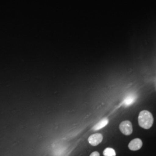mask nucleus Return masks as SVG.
Returning a JSON list of instances; mask_svg holds the SVG:
<instances>
[{
  "mask_svg": "<svg viewBox=\"0 0 156 156\" xmlns=\"http://www.w3.org/2000/svg\"><path fill=\"white\" fill-rule=\"evenodd\" d=\"M154 119L152 114L147 111L140 112L138 116V123L141 127L149 129L153 126Z\"/></svg>",
  "mask_w": 156,
  "mask_h": 156,
  "instance_id": "nucleus-1",
  "label": "nucleus"
},
{
  "mask_svg": "<svg viewBox=\"0 0 156 156\" xmlns=\"http://www.w3.org/2000/svg\"><path fill=\"white\" fill-rule=\"evenodd\" d=\"M119 128L121 132L125 135H129L133 133V125L131 122L128 120L123 121L120 123Z\"/></svg>",
  "mask_w": 156,
  "mask_h": 156,
  "instance_id": "nucleus-2",
  "label": "nucleus"
},
{
  "mask_svg": "<svg viewBox=\"0 0 156 156\" xmlns=\"http://www.w3.org/2000/svg\"><path fill=\"white\" fill-rule=\"evenodd\" d=\"M103 140V136L101 134L97 133L93 134L90 136L88 138V141L90 144L92 146H97L99 145Z\"/></svg>",
  "mask_w": 156,
  "mask_h": 156,
  "instance_id": "nucleus-3",
  "label": "nucleus"
},
{
  "mask_svg": "<svg viewBox=\"0 0 156 156\" xmlns=\"http://www.w3.org/2000/svg\"><path fill=\"white\" fill-rule=\"evenodd\" d=\"M137 99V95L135 93H131L127 95L123 100L122 104L124 106L127 107L133 105Z\"/></svg>",
  "mask_w": 156,
  "mask_h": 156,
  "instance_id": "nucleus-4",
  "label": "nucleus"
},
{
  "mask_svg": "<svg viewBox=\"0 0 156 156\" xmlns=\"http://www.w3.org/2000/svg\"><path fill=\"white\" fill-rule=\"evenodd\" d=\"M142 146V141L139 138L132 140L128 144V147L131 151H136L140 150Z\"/></svg>",
  "mask_w": 156,
  "mask_h": 156,
  "instance_id": "nucleus-5",
  "label": "nucleus"
},
{
  "mask_svg": "<svg viewBox=\"0 0 156 156\" xmlns=\"http://www.w3.org/2000/svg\"><path fill=\"white\" fill-rule=\"evenodd\" d=\"M109 123V120L108 118H104L98 123H97L92 128L93 131H97L100 129L105 127Z\"/></svg>",
  "mask_w": 156,
  "mask_h": 156,
  "instance_id": "nucleus-6",
  "label": "nucleus"
},
{
  "mask_svg": "<svg viewBox=\"0 0 156 156\" xmlns=\"http://www.w3.org/2000/svg\"><path fill=\"white\" fill-rule=\"evenodd\" d=\"M103 154L104 156H116V155L115 151L111 147L106 148L103 152Z\"/></svg>",
  "mask_w": 156,
  "mask_h": 156,
  "instance_id": "nucleus-7",
  "label": "nucleus"
},
{
  "mask_svg": "<svg viewBox=\"0 0 156 156\" xmlns=\"http://www.w3.org/2000/svg\"><path fill=\"white\" fill-rule=\"evenodd\" d=\"M90 156H100V154L98 151H94L90 155Z\"/></svg>",
  "mask_w": 156,
  "mask_h": 156,
  "instance_id": "nucleus-8",
  "label": "nucleus"
}]
</instances>
